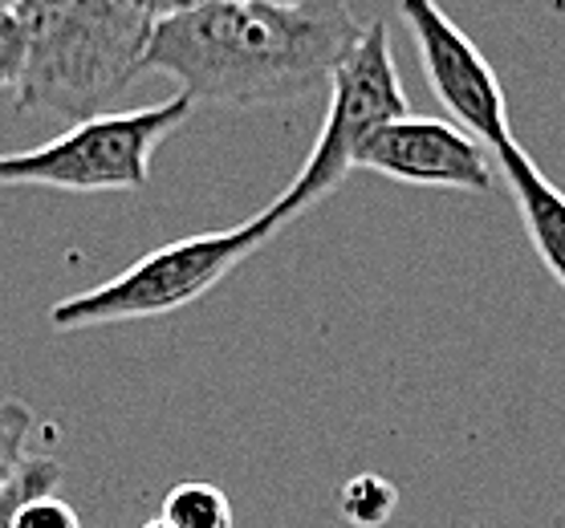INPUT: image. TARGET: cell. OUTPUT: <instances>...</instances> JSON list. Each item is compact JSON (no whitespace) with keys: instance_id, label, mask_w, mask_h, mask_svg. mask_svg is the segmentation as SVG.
Returning <instances> with one entry per match:
<instances>
[{"instance_id":"cell-12","label":"cell","mask_w":565,"mask_h":528,"mask_svg":"<svg viewBox=\"0 0 565 528\" xmlns=\"http://www.w3.org/2000/svg\"><path fill=\"white\" fill-rule=\"evenodd\" d=\"M57 484H62V464L50 460V455H29L25 467H21L17 479L9 484V492L0 496V528L13 525V516L21 504L38 500V496H50Z\"/></svg>"},{"instance_id":"cell-6","label":"cell","mask_w":565,"mask_h":528,"mask_svg":"<svg viewBox=\"0 0 565 528\" xmlns=\"http://www.w3.org/2000/svg\"><path fill=\"white\" fill-rule=\"evenodd\" d=\"M398 17L412 29L427 86L444 103L451 122L468 130L476 142H484L492 155L504 151V147H513L516 139L513 122H509V103H504L501 78L489 65V57L468 41V33L431 0H403Z\"/></svg>"},{"instance_id":"cell-11","label":"cell","mask_w":565,"mask_h":528,"mask_svg":"<svg viewBox=\"0 0 565 528\" xmlns=\"http://www.w3.org/2000/svg\"><path fill=\"white\" fill-rule=\"evenodd\" d=\"M33 411L21 399H0V496L9 492V484L17 479V472L25 467V448L33 435Z\"/></svg>"},{"instance_id":"cell-13","label":"cell","mask_w":565,"mask_h":528,"mask_svg":"<svg viewBox=\"0 0 565 528\" xmlns=\"http://www.w3.org/2000/svg\"><path fill=\"white\" fill-rule=\"evenodd\" d=\"M29 62V29L17 4H0V90H13L25 78Z\"/></svg>"},{"instance_id":"cell-2","label":"cell","mask_w":565,"mask_h":528,"mask_svg":"<svg viewBox=\"0 0 565 528\" xmlns=\"http://www.w3.org/2000/svg\"><path fill=\"white\" fill-rule=\"evenodd\" d=\"M29 29L21 110L86 122L147 69V45L168 4L127 0H25L17 4Z\"/></svg>"},{"instance_id":"cell-5","label":"cell","mask_w":565,"mask_h":528,"mask_svg":"<svg viewBox=\"0 0 565 528\" xmlns=\"http://www.w3.org/2000/svg\"><path fill=\"white\" fill-rule=\"evenodd\" d=\"M403 115H412V106H407L403 82H398L391 37H386L383 21H371L362 29V37L354 41V50L334 69L330 106H326L318 142L309 151L306 168L297 171V180L265 207L273 224L285 228L289 219L306 216L313 204L334 195L350 171L359 168V151L362 142L371 139V130Z\"/></svg>"},{"instance_id":"cell-8","label":"cell","mask_w":565,"mask_h":528,"mask_svg":"<svg viewBox=\"0 0 565 528\" xmlns=\"http://www.w3.org/2000/svg\"><path fill=\"white\" fill-rule=\"evenodd\" d=\"M492 159L501 163V175L516 200L529 245H533L537 260L545 265V272L565 289V192L541 175V168L529 159L521 142L497 151Z\"/></svg>"},{"instance_id":"cell-4","label":"cell","mask_w":565,"mask_h":528,"mask_svg":"<svg viewBox=\"0 0 565 528\" xmlns=\"http://www.w3.org/2000/svg\"><path fill=\"white\" fill-rule=\"evenodd\" d=\"M192 103L171 94L163 103L98 115L74 122L57 139L0 155V192L9 187H53V192H142L151 159L188 122Z\"/></svg>"},{"instance_id":"cell-7","label":"cell","mask_w":565,"mask_h":528,"mask_svg":"<svg viewBox=\"0 0 565 528\" xmlns=\"http://www.w3.org/2000/svg\"><path fill=\"white\" fill-rule=\"evenodd\" d=\"M492 151L476 142L468 130L444 118L403 115L383 122L362 142L359 168L379 171L386 180L412 183V187H436V192H476L484 195L497 180Z\"/></svg>"},{"instance_id":"cell-1","label":"cell","mask_w":565,"mask_h":528,"mask_svg":"<svg viewBox=\"0 0 565 528\" xmlns=\"http://www.w3.org/2000/svg\"><path fill=\"white\" fill-rule=\"evenodd\" d=\"M359 17L342 0H204L168 4L147 45V69L192 106L297 103L334 82Z\"/></svg>"},{"instance_id":"cell-3","label":"cell","mask_w":565,"mask_h":528,"mask_svg":"<svg viewBox=\"0 0 565 528\" xmlns=\"http://www.w3.org/2000/svg\"><path fill=\"white\" fill-rule=\"evenodd\" d=\"M277 233L281 228L273 224L269 212H260L236 228L183 236L163 248H151L147 257H139L110 281L57 301L50 310V325L57 334H70V330H94V325L168 317L212 293L241 260L253 257Z\"/></svg>"},{"instance_id":"cell-14","label":"cell","mask_w":565,"mask_h":528,"mask_svg":"<svg viewBox=\"0 0 565 528\" xmlns=\"http://www.w3.org/2000/svg\"><path fill=\"white\" fill-rule=\"evenodd\" d=\"M9 528H82V520H77L74 504H65L57 492H50V496L21 504Z\"/></svg>"},{"instance_id":"cell-9","label":"cell","mask_w":565,"mask_h":528,"mask_svg":"<svg viewBox=\"0 0 565 528\" xmlns=\"http://www.w3.org/2000/svg\"><path fill=\"white\" fill-rule=\"evenodd\" d=\"M171 528H232V500L207 479H180L163 500Z\"/></svg>"},{"instance_id":"cell-10","label":"cell","mask_w":565,"mask_h":528,"mask_svg":"<svg viewBox=\"0 0 565 528\" xmlns=\"http://www.w3.org/2000/svg\"><path fill=\"white\" fill-rule=\"evenodd\" d=\"M398 488L386 476H374V472H362V476H350L338 492V508L354 528H379L386 516L395 513Z\"/></svg>"},{"instance_id":"cell-15","label":"cell","mask_w":565,"mask_h":528,"mask_svg":"<svg viewBox=\"0 0 565 528\" xmlns=\"http://www.w3.org/2000/svg\"><path fill=\"white\" fill-rule=\"evenodd\" d=\"M142 528H171V525H168V520H163V516H154V520H147V525H142Z\"/></svg>"}]
</instances>
